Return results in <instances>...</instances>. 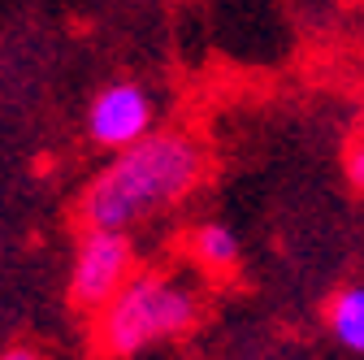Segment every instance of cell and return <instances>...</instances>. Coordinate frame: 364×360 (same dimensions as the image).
Returning <instances> with one entry per match:
<instances>
[{
  "mask_svg": "<svg viewBox=\"0 0 364 360\" xmlns=\"http://www.w3.org/2000/svg\"><path fill=\"white\" fill-rule=\"evenodd\" d=\"M134 274V243L126 231L109 226H87V235L74 248V269H70V304L78 312H100Z\"/></svg>",
  "mask_w": 364,
  "mask_h": 360,
  "instance_id": "3",
  "label": "cell"
},
{
  "mask_svg": "<svg viewBox=\"0 0 364 360\" xmlns=\"http://www.w3.org/2000/svg\"><path fill=\"white\" fill-rule=\"evenodd\" d=\"M0 360H48L39 347H26V343H18V347H9V351H0Z\"/></svg>",
  "mask_w": 364,
  "mask_h": 360,
  "instance_id": "8",
  "label": "cell"
},
{
  "mask_svg": "<svg viewBox=\"0 0 364 360\" xmlns=\"http://www.w3.org/2000/svg\"><path fill=\"white\" fill-rule=\"evenodd\" d=\"M187 256L204 269V274H235L239 260H243V243L230 226L221 221H200V226L187 231Z\"/></svg>",
  "mask_w": 364,
  "mask_h": 360,
  "instance_id": "5",
  "label": "cell"
},
{
  "mask_svg": "<svg viewBox=\"0 0 364 360\" xmlns=\"http://www.w3.org/2000/svg\"><path fill=\"white\" fill-rule=\"evenodd\" d=\"M343 174H347V183L364 196V130H355L343 144Z\"/></svg>",
  "mask_w": 364,
  "mask_h": 360,
  "instance_id": "7",
  "label": "cell"
},
{
  "mask_svg": "<svg viewBox=\"0 0 364 360\" xmlns=\"http://www.w3.org/2000/svg\"><path fill=\"white\" fill-rule=\"evenodd\" d=\"M326 330L343 351L364 356V282L338 287L326 300Z\"/></svg>",
  "mask_w": 364,
  "mask_h": 360,
  "instance_id": "6",
  "label": "cell"
},
{
  "mask_svg": "<svg viewBox=\"0 0 364 360\" xmlns=\"http://www.w3.org/2000/svg\"><path fill=\"white\" fill-rule=\"evenodd\" d=\"M152 122H156V105L139 83H109L87 109V134L105 152H122L130 144H139L148 130H156Z\"/></svg>",
  "mask_w": 364,
  "mask_h": 360,
  "instance_id": "4",
  "label": "cell"
},
{
  "mask_svg": "<svg viewBox=\"0 0 364 360\" xmlns=\"http://www.w3.org/2000/svg\"><path fill=\"white\" fill-rule=\"evenodd\" d=\"M208 174V148L191 130H148L139 144L113 152L100 178L82 191V226L130 231L182 204Z\"/></svg>",
  "mask_w": 364,
  "mask_h": 360,
  "instance_id": "1",
  "label": "cell"
},
{
  "mask_svg": "<svg viewBox=\"0 0 364 360\" xmlns=\"http://www.w3.org/2000/svg\"><path fill=\"white\" fill-rule=\"evenodd\" d=\"M200 322V300L169 274L139 269L91 322V347L105 360H130L161 339H178Z\"/></svg>",
  "mask_w": 364,
  "mask_h": 360,
  "instance_id": "2",
  "label": "cell"
}]
</instances>
